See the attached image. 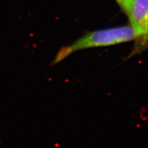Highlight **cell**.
I'll use <instances>...</instances> for the list:
<instances>
[{"mask_svg":"<svg viewBox=\"0 0 148 148\" xmlns=\"http://www.w3.org/2000/svg\"><path fill=\"white\" fill-rule=\"evenodd\" d=\"M135 40V33L129 25L95 30L82 36L73 43L62 47L56 56L53 64L61 62L78 51L116 45Z\"/></svg>","mask_w":148,"mask_h":148,"instance_id":"6da1fadb","label":"cell"},{"mask_svg":"<svg viewBox=\"0 0 148 148\" xmlns=\"http://www.w3.org/2000/svg\"><path fill=\"white\" fill-rule=\"evenodd\" d=\"M147 0H132L125 14L129 21V25L135 35V46L132 55L136 54L147 46L148 14Z\"/></svg>","mask_w":148,"mask_h":148,"instance_id":"7a4b0ae2","label":"cell"},{"mask_svg":"<svg viewBox=\"0 0 148 148\" xmlns=\"http://www.w3.org/2000/svg\"><path fill=\"white\" fill-rule=\"evenodd\" d=\"M115 1L117 3L123 12L125 14L128 10L130 4L132 0H115Z\"/></svg>","mask_w":148,"mask_h":148,"instance_id":"3957f363","label":"cell"}]
</instances>
